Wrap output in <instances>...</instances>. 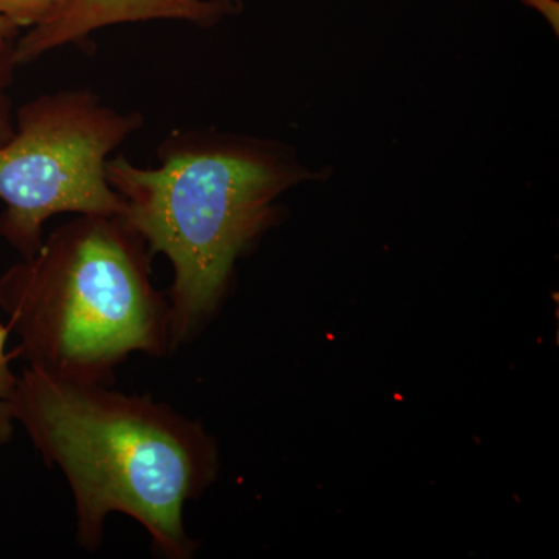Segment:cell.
I'll return each mask as SVG.
<instances>
[{"instance_id":"cell-6","label":"cell","mask_w":559,"mask_h":559,"mask_svg":"<svg viewBox=\"0 0 559 559\" xmlns=\"http://www.w3.org/2000/svg\"><path fill=\"white\" fill-rule=\"evenodd\" d=\"M9 325L0 323V447L13 439L14 421L13 399L16 392L17 377L11 370V355L7 352L10 337Z\"/></svg>"},{"instance_id":"cell-8","label":"cell","mask_w":559,"mask_h":559,"mask_svg":"<svg viewBox=\"0 0 559 559\" xmlns=\"http://www.w3.org/2000/svg\"><path fill=\"white\" fill-rule=\"evenodd\" d=\"M522 2L527 3L532 9L538 10L540 14H544L550 24L554 25L555 31L558 32V2H555V0H522Z\"/></svg>"},{"instance_id":"cell-2","label":"cell","mask_w":559,"mask_h":559,"mask_svg":"<svg viewBox=\"0 0 559 559\" xmlns=\"http://www.w3.org/2000/svg\"><path fill=\"white\" fill-rule=\"evenodd\" d=\"M142 242L119 216L83 215L0 278L28 367L109 385L134 353L175 349L170 301L153 288Z\"/></svg>"},{"instance_id":"cell-9","label":"cell","mask_w":559,"mask_h":559,"mask_svg":"<svg viewBox=\"0 0 559 559\" xmlns=\"http://www.w3.org/2000/svg\"><path fill=\"white\" fill-rule=\"evenodd\" d=\"M14 27H16V25L11 24V22L7 21L5 17L0 16V44L9 38L11 33H13Z\"/></svg>"},{"instance_id":"cell-1","label":"cell","mask_w":559,"mask_h":559,"mask_svg":"<svg viewBox=\"0 0 559 559\" xmlns=\"http://www.w3.org/2000/svg\"><path fill=\"white\" fill-rule=\"evenodd\" d=\"M16 425L72 492L76 543L102 546L106 521L124 514L168 559L193 557L183 507L216 476L215 441L200 423L150 395L27 367L13 399Z\"/></svg>"},{"instance_id":"cell-10","label":"cell","mask_w":559,"mask_h":559,"mask_svg":"<svg viewBox=\"0 0 559 559\" xmlns=\"http://www.w3.org/2000/svg\"><path fill=\"white\" fill-rule=\"evenodd\" d=\"M0 140H2V121H0Z\"/></svg>"},{"instance_id":"cell-3","label":"cell","mask_w":559,"mask_h":559,"mask_svg":"<svg viewBox=\"0 0 559 559\" xmlns=\"http://www.w3.org/2000/svg\"><path fill=\"white\" fill-rule=\"evenodd\" d=\"M106 178L127 205L123 223L150 253L173 264L176 348L215 312L235 261L266 226L272 201L299 175L270 154L213 146L171 154L157 170L112 160Z\"/></svg>"},{"instance_id":"cell-4","label":"cell","mask_w":559,"mask_h":559,"mask_svg":"<svg viewBox=\"0 0 559 559\" xmlns=\"http://www.w3.org/2000/svg\"><path fill=\"white\" fill-rule=\"evenodd\" d=\"M135 127L131 117L98 108L90 98L62 95L35 103L21 131L0 145V234L32 257L43 226L62 212L121 216L124 201L106 178V156Z\"/></svg>"},{"instance_id":"cell-7","label":"cell","mask_w":559,"mask_h":559,"mask_svg":"<svg viewBox=\"0 0 559 559\" xmlns=\"http://www.w3.org/2000/svg\"><path fill=\"white\" fill-rule=\"evenodd\" d=\"M69 0H0V16L13 25H39L64 9Z\"/></svg>"},{"instance_id":"cell-5","label":"cell","mask_w":559,"mask_h":559,"mask_svg":"<svg viewBox=\"0 0 559 559\" xmlns=\"http://www.w3.org/2000/svg\"><path fill=\"white\" fill-rule=\"evenodd\" d=\"M234 10L230 0H69L49 21L21 40L14 62L84 38L106 25L148 20H187L210 24Z\"/></svg>"}]
</instances>
